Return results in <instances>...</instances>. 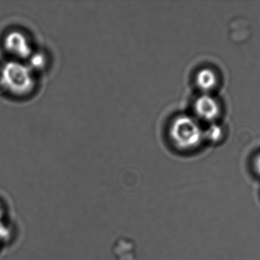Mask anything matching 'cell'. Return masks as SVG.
<instances>
[{
    "instance_id": "obj_4",
    "label": "cell",
    "mask_w": 260,
    "mask_h": 260,
    "mask_svg": "<svg viewBox=\"0 0 260 260\" xmlns=\"http://www.w3.org/2000/svg\"><path fill=\"white\" fill-rule=\"evenodd\" d=\"M195 110L200 119L207 122H212L219 114L220 106L213 96L205 93L197 99Z\"/></svg>"
},
{
    "instance_id": "obj_3",
    "label": "cell",
    "mask_w": 260,
    "mask_h": 260,
    "mask_svg": "<svg viewBox=\"0 0 260 260\" xmlns=\"http://www.w3.org/2000/svg\"><path fill=\"white\" fill-rule=\"evenodd\" d=\"M4 47L12 56L20 60L30 57L33 53L30 40L19 31H12L7 34L5 37Z\"/></svg>"
},
{
    "instance_id": "obj_6",
    "label": "cell",
    "mask_w": 260,
    "mask_h": 260,
    "mask_svg": "<svg viewBox=\"0 0 260 260\" xmlns=\"http://www.w3.org/2000/svg\"><path fill=\"white\" fill-rule=\"evenodd\" d=\"M204 136L207 137L209 140H212V141H216L222 137V129L221 127L215 125H212L205 133Z\"/></svg>"
},
{
    "instance_id": "obj_5",
    "label": "cell",
    "mask_w": 260,
    "mask_h": 260,
    "mask_svg": "<svg viewBox=\"0 0 260 260\" xmlns=\"http://www.w3.org/2000/svg\"><path fill=\"white\" fill-rule=\"evenodd\" d=\"M197 83L205 93H209L217 85V76L213 70L203 69L197 76Z\"/></svg>"
},
{
    "instance_id": "obj_1",
    "label": "cell",
    "mask_w": 260,
    "mask_h": 260,
    "mask_svg": "<svg viewBox=\"0 0 260 260\" xmlns=\"http://www.w3.org/2000/svg\"><path fill=\"white\" fill-rule=\"evenodd\" d=\"M35 86L34 71L28 65L12 61L5 63L0 69V88L13 96L28 95Z\"/></svg>"
},
{
    "instance_id": "obj_2",
    "label": "cell",
    "mask_w": 260,
    "mask_h": 260,
    "mask_svg": "<svg viewBox=\"0 0 260 260\" xmlns=\"http://www.w3.org/2000/svg\"><path fill=\"white\" fill-rule=\"evenodd\" d=\"M171 135L174 145L180 149L189 150L200 145L204 133L198 122L189 116H179L173 122Z\"/></svg>"
},
{
    "instance_id": "obj_8",
    "label": "cell",
    "mask_w": 260,
    "mask_h": 260,
    "mask_svg": "<svg viewBox=\"0 0 260 260\" xmlns=\"http://www.w3.org/2000/svg\"><path fill=\"white\" fill-rule=\"evenodd\" d=\"M2 218H3V209L0 207V221H1Z\"/></svg>"
},
{
    "instance_id": "obj_7",
    "label": "cell",
    "mask_w": 260,
    "mask_h": 260,
    "mask_svg": "<svg viewBox=\"0 0 260 260\" xmlns=\"http://www.w3.org/2000/svg\"><path fill=\"white\" fill-rule=\"evenodd\" d=\"M253 164H254L255 171H256L258 176H259L260 177V154H259V155L256 157V159H255Z\"/></svg>"
}]
</instances>
